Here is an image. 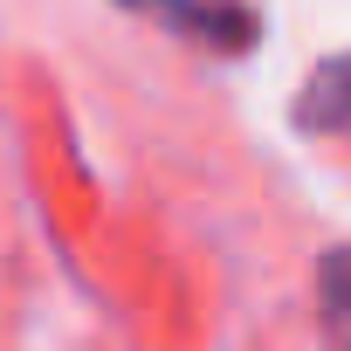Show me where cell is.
I'll return each instance as SVG.
<instances>
[{
  "mask_svg": "<svg viewBox=\"0 0 351 351\" xmlns=\"http://www.w3.org/2000/svg\"><path fill=\"white\" fill-rule=\"evenodd\" d=\"M124 8L131 14H152L158 28L186 35V42L214 49V56H241V49L262 42V21H255L248 0H124Z\"/></svg>",
  "mask_w": 351,
  "mask_h": 351,
  "instance_id": "6da1fadb",
  "label": "cell"
},
{
  "mask_svg": "<svg viewBox=\"0 0 351 351\" xmlns=\"http://www.w3.org/2000/svg\"><path fill=\"white\" fill-rule=\"evenodd\" d=\"M296 124H303V131H351V56L324 62V69L303 83Z\"/></svg>",
  "mask_w": 351,
  "mask_h": 351,
  "instance_id": "7a4b0ae2",
  "label": "cell"
},
{
  "mask_svg": "<svg viewBox=\"0 0 351 351\" xmlns=\"http://www.w3.org/2000/svg\"><path fill=\"white\" fill-rule=\"evenodd\" d=\"M317 289H324L330 317H351V248L324 255V269H317Z\"/></svg>",
  "mask_w": 351,
  "mask_h": 351,
  "instance_id": "3957f363",
  "label": "cell"
}]
</instances>
